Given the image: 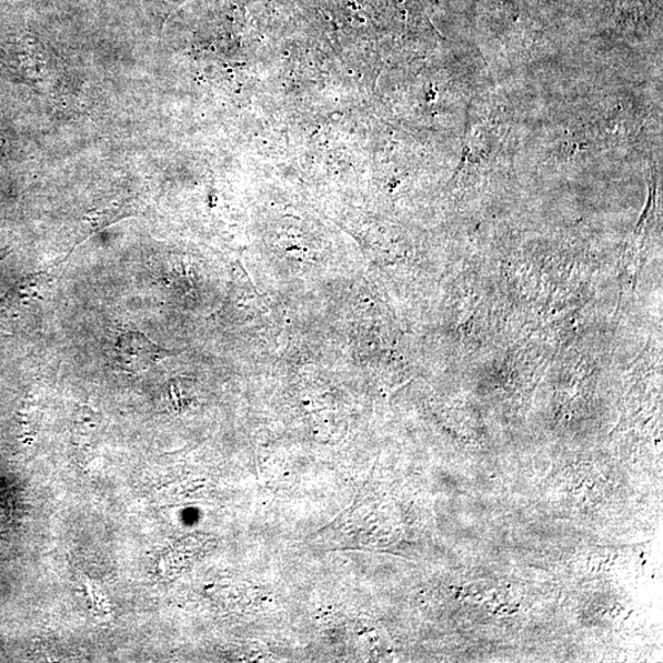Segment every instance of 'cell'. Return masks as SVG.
Masks as SVG:
<instances>
[{
	"label": "cell",
	"mask_w": 663,
	"mask_h": 663,
	"mask_svg": "<svg viewBox=\"0 0 663 663\" xmlns=\"http://www.w3.org/2000/svg\"><path fill=\"white\" fill-rule=\"evenodd\" d=\"M56 265L20 280L8 294L0 299V327H13L18 321L34 317L36 310L45 303V295L51 286L60 265Z\"/></svg>",
	"instance_id": "1"
},
{
	"label": "cell",
	"mask_w": 663,
	"mask_h": 663,
	"mask_svg": "<svg viewBox=\"0 0 663 663\" xmlns=\"http://www.w3.org/2000/svg\"><path fill=\"white\" fill-rule=\"evenodd\" d=\"M117 363L128 373H142L167 357L173 351L159 347L138 330H129L117 341Z\"/></svg>",
	"instance_id": "2"
},
{
	"label": "cell",
	"mask_w": 663,
	"mask_h": 663,
	"mask_svg": "<svg viewBox=\"0 0 663 663\" xmlns=\"http://www.w3.org/2000/svg\"><path fill=\"white\" fill-rule=\"evenodd\" d=\"M7 212V203L4 200H0V225H2Z\"/></svg>",
	"instance_id": "3"
},
{
	"label": "cell",
	"mask_w": 663,
	"mask_h": 663,
	"mask_svg": "<svg viewBox=\"0 0 663 663\" xmlns=\"http://www.w3.org/2000/svg\"><path fill=\"white\" fill-rule=\"evenodd\" d=\"M10 253H12V251H10L9 247L0 249V263H2V260L5 259L10 255Z\"/></svg>",
	"instance_id": "4"
}]
</instances>
